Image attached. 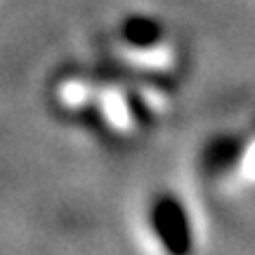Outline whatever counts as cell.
Listing matches in <instances>:
<instances>
[{
    "mask_svg": "<svg viewBox=\"0 0 255 255\" xmlns=\"http://www.w3.org/2000/svg\"><path fill=\"white\" fill-rule=\"evenodd\" d=\"M149 232L154 239L161 241L165 251H184L189 244V229H187V215L184 208L173 196H161L146 215Z\"/></svg>",
    "mask_w": 255,
    "mask_h": 255,
    "instance_id": "obj_1",
    "label": "cell"
},
{
    "mask_svg": "<svg viewBox=\"0 0 255 255\" xmlns=\"http://www.w3.org/2000/svg\"><path fill=\"white\" fill-rule=\"evenodd\" d=\"M241 170H244V177L255 182V137L251 139V144L246 146V151L241 156Z\"/></svg>",
    "mask_w": 255,
    "mask_h": 255,
    "instance_id": "obj_2",
    "label": "cell"
}]
</instances>
